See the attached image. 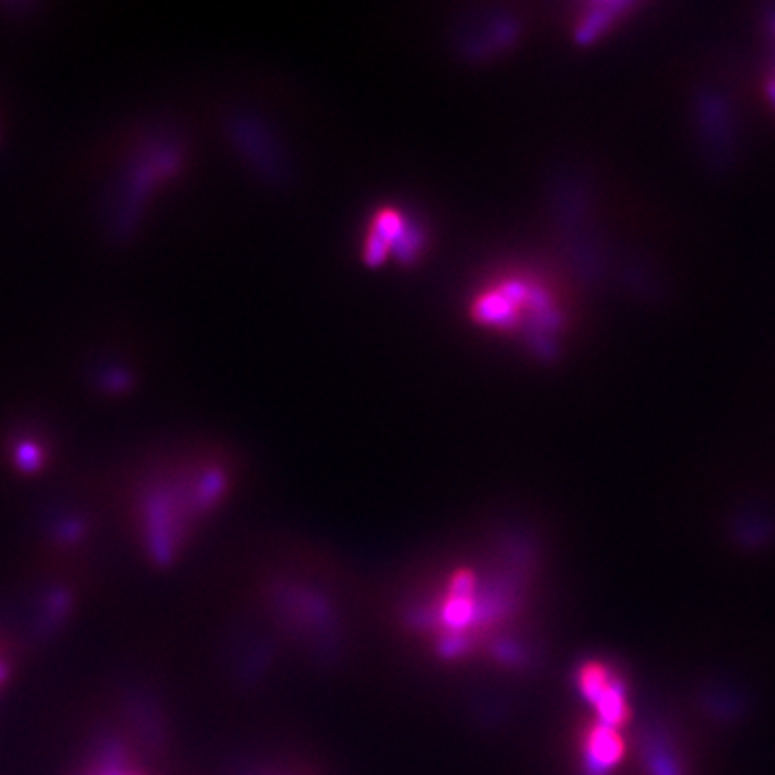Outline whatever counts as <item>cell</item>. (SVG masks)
I'll return each instance as SVG.
<instances>
[{"mask_svg":"<svg viewBox=\"0 0 775 775\" xmlns=\"http://www.w3.org/2000/svg\"><path fill=\"white\" fill-rule=\"evenodd\" d=\"M147 539L151 556L166 565L173 558V534H171V509L164 498H153L147 506Z\"/></svg>","mask_w":775,"mask_h":775,"instance_id":"6da1fadb","label":"cell"},{"mask_svg":"<svg viewBox=\"0 0 775 775\" xmlns=\"http://www.w3.org/2000/svg\"><path fill=\"white\" fill-rule=\"evenodd\" d=\"M588 754L601 767H610L623 754V743L612 730V726H601L590 732L588 739Z\"/></svg>","mask_w":775,"mask_h":775,"instance_id":"7a4b0ae2","label":"cell"},{"mask_svg":"<svg viewBox=\"0 0 775 775\" xmlns=\"http://www.w3.org/2000/svg\"><path fill=\"white\" fill-rule=\"evenodd\" d=\"M18 465L26 472H33L41 465V450L35 444H22L18 448Z\"/></svg>","mask_w":775,"mask_h":775,"instance_id":"3957f363","label":"cell"},{"mask_svg":"<svg viewBox=\"0 0 775 775\" xmlns=\"http://www.w3.org/2000/svg\"><path fill=\"white\" fill-rule=\"evenodd\" d=\"M5 676H7V668H5L3 664H0V683L5 681Z\"/></svg>","mask_w":775,"mask_h":775,"instance_id":"277c9868","label":"cell"}]
</instances>
